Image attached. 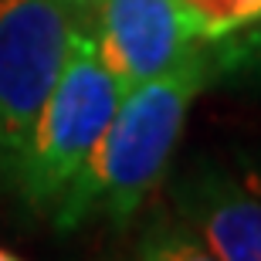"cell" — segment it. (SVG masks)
Masks as SVG:
<instances>
[{"instance_id": "cell-2", "label": "cell", "mask_w": 261, "mask_h": 261, "mask_svg": "<svg viewBox=\"0 0 261 261\" xmlns=\"http://www.w3.org/2000/svg\"><path fill=\"white\" fill-rule=\"evenodd\" d=\"M119 98L122 85L106 68L92 34L75 28L55 85L48 88L14 160L4 170L31 211L51 214L78 166L98 143L102 129L109 126Z\"/></svg>"}, {"instance_id": "cell-7", "label": "cell", "mask_w": 261, "mask_h": 261, "mask_svg": "<svg viewBox=\"0 0 261 261\" xmlns=\"http://www.w3.org/2000/svg\"><path fill=\"white\" fill-rule=\"evenodd\" d=\"M214 48H217V68L238 65L248 75L261 71V20L251 24V28L238 31V34H227V38L214 41Z\"/></svg>"}, {"instance_id": "cell-3", "label": "cell", "mask_w": 261, "mask_h": 261, "mask_svg": "<svg viewBox=\"0 0 261 261\" xmlns=\"http://www.w3.org/2000/svg\"><path fill=\"white\" fill-rule=\"evenodd\" d=\"M146 258L261 261V190L251 176L197 166L173 187V214L143 238Z\"/></svg>"}, {"instance_id": "cell-5", "label": "cell", "mask_w": 261, "mask_h": 261, "mask_svg": "<svg viewBox=\"0 0 261 261\" xmlns=\"http://www.w3.org/2000/svg\"><path fill=\"white\" fill-rule=\"evenodd\" d=\"M85 31L122 92L163 75L207 41L184 0H98Z\"/></svg>"}, {"instance_id": "cell-10", "label": "cell", "mask_w": 261, "mask_h": 261, "mask_svg": "<svg viewBox=\"0 0 261 261\" xmlns=\"http://www.w3.org/2000/svg\"><path fill=\"white\" fill-rule=\"evenodd\" d=\"M10 258H14V251H7V248L0 244V261H10Z\"/></svg>"}, {"instance_id": "cell-8", "label": "cell", "mask_w": 261, "mask_h": 261, "mask_svg": "<svg viewBox=\"0 0 261 261\" xmlns=\"http://www.w3.org/2000/svg\"><path fill=\"white\" fill-rule=\"evenodd\" d=\"M58 4L65 7V14L71 17L75 28H88V20H92V14L98 7V0H58Z\"/></svg>"}, {"instance_id": "cell-9", "label": "cell", "mask_w": 261, "mask_h": 261, "mask_svg": "<svg viewBox=\"0 0 261 261\" xmlns=\"http://www.w3.org/2000/svg\"><path fill=\"white\" fill-rule=\"evenodd\" d=\"M248 176H251V184L261 190V173H258V170H248Z\"/></svg>"}, {"instance_id": "cell-4", "label": "cell", "mask_w": 261, "mask_h": 261, "mask_svg": "<svg viewBox=\"0 0 261 261\" xmlns=\"http://www.w3.org/2000/svg\"><path fill=\"white\" fill-rule=\"evenodd\" d=\"M71 31L58 0H0V170L55 85Z\"/></svg>"}, {"instance_id": "cell-1", "label": "cell", "mask_w": 261, "mask_h": 261, "mask_svg": "<svg viewBox=\"0 0 261 261\" xmlns=\"http://www.w3.org/2000/svg\"><path fill=\"white\" fill-rule=\"evenodd\" d=\"M214 71L217 48L214 41H203L163 75L122 92L98 143L51 207L58 231H75L95 217L126 224L139 214L146 197L163 180L184 136L187 112Z\"/></svg>"}, {"instance_id": "cell-6", "label": "cell", "mask_w": 261, "mask_h": 261, "mask_svg": "<svg viewBox=\"0 0 261 261\" xmlns=\"http://www.w3.org/2000/svg\"><path fill=\"white\" fill-rule=\"evenodd\" d=\"M184 7L207 41H221L261 20V0H184Z\"/></svg>"}]
</instances>
